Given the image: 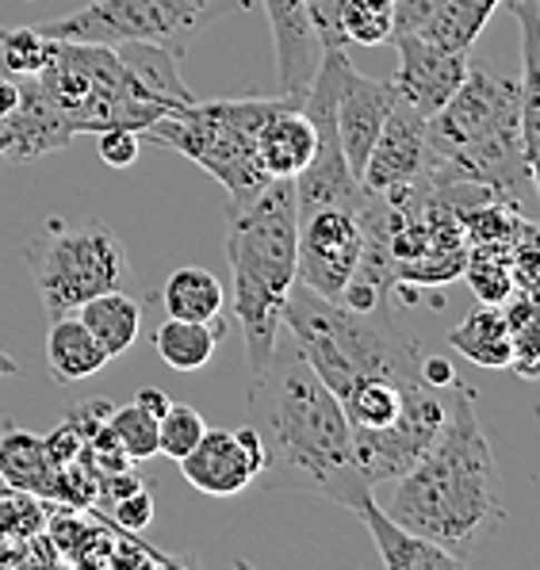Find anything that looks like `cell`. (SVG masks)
<instances>
[{
    "instance_id": "1",
    "label": "cell",
    "mask_w": 540,
    "mask_h": 570,
    "mask_svg": "<svg viewBox=\"0 0 540 570\" xmlns=\"http://www.w3.org/2000/svg\"><path fill=\"white\" fill-rule=\"evenodd\" d=\"M249 425L265 444L261 479L273 490H303L353 510L372 494L353 452L337 394L322 383L292 333L281 330L268 364L249 383Z\"/></svg>"
},
{
    "instance_id": "2",
    "label": "cell",
    "mask_w": 540,
    "mask_h": 570,
    "mask_svg": "<svg viewBox=\"0 0 540 570\" xmlns=\"http://www.w3.org/2000/svg\"><path fill=\"white\" fill-rule=\"evenodd\" d=\"M387 513L460 563H468V556L507 521L499 463L479 429L475 394L464 391L460 380L452 383L441 433L418 455L414 468L395 479Z\"/></svg>"
},
{
    "instance_id": "3",
    "label": "cell",
    "mask_w": 540,
    "mask_h": 570,
    "mask_svg": "<svg viewBox=\"0 0 540 570\" xmlns=\"http://www.w3.org/2000/svg\"><path fill=\"white\" fill-rule=\"evenodd\" d=\"M226 261L234 276V318L246 337L249 375L268 364L295 287V180H268L254 199L226 207Z\"/></svg>"
},
{
    "instance_id": "4",
    "label": "cell",
    "mask_w": 540,
    "mask_h": 570,
    "mask_svg": "<svg viewBox=\"0 0 540 570\" xmlns=\"http://www.w3.org/2000/svg\"><path fill=\"white\" fill-rule=\"evenodd\" d=\"M433 188L479 184L518 207L533 191L518 130V81L468 69L456 96L430 119Z\"/></svg>"
},
{
    "instance_id": "5",
    "label": "cell",
    "mask_w": 540,
    "mask_h": 570,
    "mask_svg": "<svg viewBox=\"0 0 540 570\" xmlns=\"http://www.w3.org/2000/svg\"><path fill=\"white\" fill-rule=\"evenodd\" d=\"M281 96H246V100H192L173 116L154 119L138 138L161 150H173L212 173L226 188V207L254 199L268 177L257 165V130L281 108Z\"/></svg>"
},
{
    "instance_id": "6",
    "label": "cell",
    "mask_w": 540,
    "mask_h": 570,
    "mask_svg": "<svg viewBox=\"0 0 540 570\" xmlns=\"http://www.w3.org/2000/svg\"><path fill=\"white\" fill-rule=\"evenodd\" d=\"M31 81L62 111L77 138L100 135L111 127L143 130L154 119H161L158 108L143 100V89L130 77L127 61L108 42L55 39L47 66L31 73Z\"/></svg>"
},
{
    "instance_id": "7",
    "label": "cell",
    "mask_w": 540,
    "mask_h": 570,
    "mask_svg": "<svg viewBox=\"0 0 540 570\" xmlns=\"http://www.w3.org/2000/svg\"><path fill=\"white\" fill-rule=\"evenodd\" d=\"M31 284L42 299V311L50 318L73 314L92 295L116 292L127 284L130 265L127 249L116 230L104 223H81L69 226L50 218L35 238L23 245Z\"/></svg>"
},
{
    "instance_id": "8",
    "label": "cell",
    "mask_w": 540,
    "mask_h": 570,
    "mask_svg": "<svg viewBox=\"0 0 540 570\" xmlns=\"http://www.w3.org/2000/svg\"><path fill=\"white\" fill-rule=\"evenodd\" d=\"M246 8L249 0H92L62 20L39 23V31L50 39L108 42V47L150 42L180 61L199 35Z\"/></svg>"
},
{
    "instance_id": "9",
    "label": "cell",
    "mask_w": 540,
    "mask_h": 570,
    "mask_svg": "<svg viewBox=\"0 0 540 570\" xmlns=\"http://www.w3.org/2000/svg\"><path fill=\"white\" fill-rule=\"evenodd\" d=\"M364 210L361 207H311L300 215V238H295V284L311 287L322 299L337 303L345 284L353 279L364 253Z\"/></svg>"
},
{
    "instance_id": "10",
    "label": "cell",
    "mask_w": 540,
    "mask_h": 570,
    "mask_svg": "<svg viewBox=\"0 0 540 570\" xmlns=\"http://www.w3.org/2000/svg\"><path fill=\"white\" fill-rule=\"evenodd\" d=\"M361 184L369 191H403L414 184H433V150H430V119L411 104L395 100L383 119V130L361 169Z\"/></svg>"
},
{
    "instance_id": "11",
    "label": "cell",
    "mask_w": 540,
    "mask_h": 570,
    "mask_svg": "<svg viewBox=\"0 0 540 570\" xmlns=\"http://www.w3.org/2000/svg\"><path fill=\"white\" fill-rule=\"evenodd\" d=\"M180 463L188 487L212 498H234L249 490L265 471V444L254 425L242 429H207L199 444Z\"/></svg>"
},
{
    "instance_id": "12",
    "label": "cell",
    "mask_w": 540,
    "mask_h": 570,
    "mask_svg": "<svg viewBox=\"0 0 540 570\" xmlns=\"http://www.w3.org/2000/svg\"><path fill=\"white\" fill-rule=\"evenodd\" d=\"M391 42L399 50V73L391 77L399 100L411 104L414 111H422L425 119H433L464 85L468 69H472L468 55L438 47V42H430L418 31H403Z\"/></svg>"
},
{
    "instance_id": "13",
    "label": "cell",
    "mask_w": 540,
    "mask_h": 570,
    "mask_svg": "<svg viewBox=\"0 0 540 570\" xmlns=\"http://www.w3.org/2000/svg\"><path fill=\"white\" fill-rule=\"evenodd\" d=\"M399 92L391 81H376V77H364L361 69L350 66V58L342 61V81H337V138H342V150L350 169L361 177L364 161H369L372 146H376L383 119L395 108Z\"/></svg>"
},
{
    "instance_id": "14",
    "label": "cell",
    "mask_w": 540,
    "mask_h": 570,
    "mask_svg": "<svg viewBox=\"0 0 540 570\" xmlns=\"http://www.w3.org/2000/svg\"><path fill=\"white\" fill-rule=\"evenodd\" d=\"M261 4H265L268 28H273L281 92L303 100L322 58V47L307 23V12H303V0H261Z\"/></svg>"
},
{
    "instance_id": "15",
    "label": "cell",
    "mask_w": 540,
    "mask_h": 570,
    "mask_svg": "<svg viewBox=\"0 0 540 570\" xmlns=\"http://www.w3.org/2000/svg\"><path fill=\"white\" fill-rule=\"evenodd\" d=\"M318 146L315 122L303 111V100L284 96L257 130V165L268 180H295L311 165Z\"/></svg>"
},
{
    "instance_id": "16",
    "label": "cell",
    "mask_w": 540,
    "mask_h": 570,
    "mask_svg": "<svg viewBox=\"0 0 540 570\" xmlns=\"http://www.w3.org/2000/svg\"><path fill=\"white\" fill-rule=\"evenodd\" d=\"M521 31V81H518V130L540 204V0H507Z\"/></svg>"
},
{
    "instance_id": "17",
    "label": "cell",
    "mask_w": 540,
    "mask_h": 570,
    "mask_svg": "<svg viewBox=\"0 0 540 570\" xmlns=\"http://www.w3.org/2000/svg\"><path fill=\"white\" fill-rule=\"evenodd\" d=\"M356 517L364 521L369 537L376 540L380 563L387 570H456V567H464L456 556H449L445 548H438V543L418 537V532L403 529L383 505H376V494H369L361 505H356Z\"/></svg>"
},
{
    "instance_id": "18",
    "label": "cell",
    "mask_w": 540,
    "mask_h": 570,
    "mask_svg": "<svg viewBox=\"0 0 540 570\" xmlns=\"http://www.w3.org/2000/svg\"><path fill=\"white\" fill-rule=\"evenodd\" d=\"M0 479L8 487L31 490L47 502L62 498V468L42 449V436L20 425H4V433H0Z\"/></svg>"
},
{
    "instance_id": "19",
    "label": "cell",
    "mask_w": 540,
    "mask_h": 570,
    "mask_svg": "<svg viewBox=\"0 0 540 570\" xmlns=\"http://www.w3.org/2000/svg\"><path fill=\"white\" fill-rule=\"evenodd\" d=\"M111 356L100 348V341L92 337L89 326H85L77 314H58L50 318L47 330V367L55 380L62 383H81L92 380Z\"/></svg>"
},
{
    "instance_id": "20",
    "label": "cell",
    "mask_w": 540,
    "mask_h": 570,
    "mask_svg": "<svg viewBox=\"0 0 540 570\" xmlns=\"http://www.w3.org/2000/svg\"><path fill=\"white\" fill-rule=\"evenodd\" d=\"M449 348H456L464 361H472L479 367H510L513 356V333L510 322L502 314V306H479L468 314L460 326L449 330Z\"/></svg>"
},
{
    "instance_id": "21",
    "label": "cell",
    "mask_w": 540,
    "mask_h": 570,
    "mask_svg": "<svg viewBox=\"0 0 540 570\" xmlns=\"http://www.w3.org/2000/svg\"><path fill=\"white\" fill-rule=\"evenodd\" d=\"M73 314L89 326V333L100 341V348L111 356V361L124 356L138 341V330H143V306L130 299V295H124V287L92 295V299L85 306H77Z\"/></svg>"
},
{
    "instance_id": "22",
    "label": "cell",
    "mask_w": 540,
    "mask_h": 570,
    "mask_svg": "<svg viewBox=\"0 0 540 570\" xmlns=\"http://www.w3.org/2000/svg\"><path fill=\"white\" fill-rule=\"evenodd\" d=\"M226 333L223 314L215 322H185V318H165L154 333V348L173 372H199L212 364L215 348H219Z\"/></svg>"
},
{
    "instance_id": "23",
    "label": "cell",
    "mask_w": 540,
    "mask_h": 570,
    "mask_svg": "<svg viewBox=\"0 0 540 570\" xmlns=\"http://www.w3.org/2000/svg\"><path fill=\"white\" fill-rule=\"evenodd\" d=\"M161 303H165V314H169V318L215 322L223 314L226 292L215 272H207L199 265H180L169 279H165Z\"/></svg>"
},
{
    "instance_id": "24",
    "label": "cell",
    "mask_w": 540,
    "mask_h": 570,
    "mask_svg": "<svg viewBox=\"0 0 540 570\" xmlns=\"http://www.w3.org/2000/svg\"><path fill=\"white\" fill-rule=\"evenodd\" d=\"M499 4L502 0H445V4H441L425 23H418L414 31L425 35L430 42H438V47L468 55Z\"/></svg>"
},
{
    "instance_id": "25",
    "label": "cell",
    "mask_w": 540,
    "mask_h": 570,
    "mask_svg": "<svg viewBox=\"0 0 540 570\" xmlns=\"http://www.w3.org/2000/svg\"><path fill=\"white\" fill-rule=\"evenodd\" d=\"M502 314H507L513 333L510 372L521 380H540V295L513 292L502 303Z\"/></svg>"
},
{
    "instance_id": "26",
    "label": "cell",
    "mask_w": 540,
    "mask_h": 570,
    "mask_svg": "<svg viewBox=\"0 0 540 570\" xmlns=\"http://www.w3.org/2000/svg\"><path fill=\"white\" fill-rule=\"evenodd\" d=\"M464 279H468V287L475 292L479 303L502 306L513 295L510 249H502V245H468Z\"/></svg>"
},
{
    "instance_id": "27",
    "label": "cell",
    "mask_w": 540,
    "mask_h": 570,
    "mask_svg": "<svg viewBox=\"0 0 540 570\" xmlns=\"http://www.w3.org/2000/svg\"><path fill=\"white\" fill-rule=\"evenodd\" d=\"M50 524L47 498L20 487H0V540L4 543H35Z\"/></svg>"
},
{
    "instance_id": "28",
    "label": "cell",
    "mask_w": 540,
    "mask_h": 570,
    "mask_svg": "<svg viewBox=\"0 0 540 570\" xmlns=\"http://www.w3.org/2000/svg\"><path fill=\"white\" fill-rule=\"evenodd\" d=\"M337 23H342L345 42L383 47L395 39V4L391 0H342Z\"/></svg>"
},
{
    "instance_id": "29",
    "label": "cell",
    "mask_w": 540,
    "mask_h": 570,
    "mask_svg": "<svg viewBox=\"0 0 540 570\" xmlns=\"http://www.w3.org/2000/svg\"><path fill=\"white\" fill-rule=\"evenodd\" d=\"M108 429L116 433L119 449L127 452L130 463L138 460H150V455H158V417L146 414L143 406H119L108 414Z\"/></svg>"
},
{
    "instance_id": "30",
    "label": "cell",
    "mask_w": 540,
    "mask_h": 570,
    "mask_svg": "<svg viewBox=\"0 0 540 570\" xmlns=\"http://www.w3.org/2000/svg\"><path fill=\"white\" fill-rule=\"evenodd\" d=\"M55 39L39 28H0V58L12 77H31L47 66Z\"/></svg>"
},
{
    "instance_id": "31",
    "label": "cell",
    "mask_w": 540,
    "mask_h": 570,
    "mask_svg": "<svg viewBox=\"0 0 540 570\" xmlns=\"http://www.w3.org/2000/svg\"><path fill=\"white\" fill-rule=\"evenodd\" d=\"M204 433H207V425H204V417H199V410L185 406V402H169V410L158 417V455L185 460Z\"/></svg>"
},
{
    "instance_id": "32",
    "label": "cell",
    "mask_w": 540,
    "mask_h": 570,
    "mask_svg": "<svg viewBox=\"0 0 540 570\" xmlns=\"http://www.w3.org/2000/svg\"><path fill=\"white\" fill-rule=\"evenodd\" d=\"M510 276H513V292L540 295V226H529L510 245Z\"/></svg>"
},
{
    "instance_id": "33",
    "label": "cell",
    "mask_w": 540,
    "mask_h": 570,
    "mask_svg": "<svg viewBox=\"0 0 540 570\" xmlns=\"http://www.w3.org/2000/svg\"><path fill=\"white\" fill-rule=\"evenodd\" d=\"M108 513H111V521H116L119 529L143 532L146 524L154 521V494L146 487H138V490H130V494L119 498V502H111Z\"/></svg>"
},
{
    "instance_id": "34",
    "label": "cell",
    "mask_w": 540,
    "mask_h": 570,
    "mask_svg": "<svg viewBox=\"0 0 540 570\" xmlns=\"http://www.w3.org/2000/svg\"><path fill=\"white\" fill-rule=\"evenodd\" d=\"M138 150H143L138 130H127V127L100 130V161L111 165V169H130V165L138 161Z\"/></svg>"
},
{
    "instance_id": "35",
    "label": "cell",
    "mask_w": 540,
    "mask_h": 570,
    "mask_svg": "<svg viewBox=\"0 0 540 570\" xmlns=\"http://www.w3.org/2000/svg\"><path fill=\"white\" fill-rule=\"evenodd\" d=\"M391 4H395V35H403L430 20L445 0H391Z\"/></svg>"
},
{
    "instance_id": "36",
    "label": "cell",
    "mask_w": 540,
    "mask_h": 570,
    "mask_svg": "<svg viewBox=\"0 0 540 570\" xmlns=\"http://www.w3.org/2000/svg\"><path fill=\"white\" fill-rule=\"evenodd\" d=\"M169 402H173L169 394L158 391V387H143V391L135 394V406H143L146 414H154V417H161L165 410H169Z\"/></svg>"
},
{
    "instance_id": "37",
    "label": "cell",
    "mask_w": 540,
    "mask_h": 570,
    "mask_svg": "<svg viewBox=\"0 0 540 570\" xmlns=\"http://www.w3.org/2000/svg\"><path fill=\"white\" fill-rule=\"evenodd\" d=\"M16 104H20V81L12 73H0V119L12 116Z\"/></svg>"
},
{
    "instance_id": "38",
    "label": "cell",
    "mask_w": 540,
    "mask_h": 570,
    "mask_svg": "<svg viewBox=\"0 0 540 570\" xmlns=\"http://www.w3.org/2000/svg\"><path fill=\"white\" fill-rule=\"evenodd\" d=\"M16 372H20V364H16V356H8L4 348H0V380H12Z\"/></svg>"
},
{
    "instance_id": "39",
    "label": "cell",
    "mask_w": 540,
    "mask_h": 570,
    "mask_svg": "<svg viewBox=\"0 0 540 570\" xmlns=\"http://www.w3.org/2000/svg\"><path fill=\"white\" fill-rule=\"evenodd\" d=\"M4 150H8V138H4V130H0V157H4Z\"/></svg>"
}]
</instances>
